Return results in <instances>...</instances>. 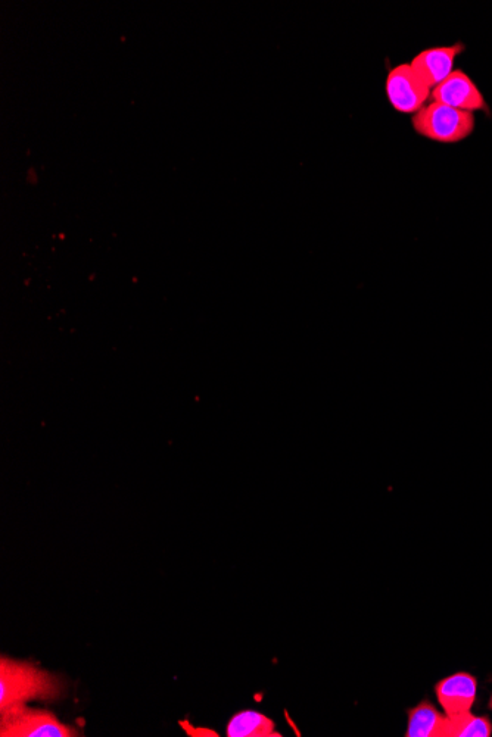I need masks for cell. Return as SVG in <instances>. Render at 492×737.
<instances>
[{
	"label": "cell",
	"instance_id": "obj_1",
	"mask_svg": "<svg viewBox=\"0 0 492 737\" xmlns=\"http://www.w3.org/2000/svg\"><path fill=\"white\" fill-rule=\"evenodd\" d=\"M64 683L48 671L26 661L0 660V718L27 707L28 701H54Z\"/></svg>",
	"mask_w": 492,
	"mask_h": 737
},
{
	"label": "cell",
	"instance_id": "obj_2",
	"mask_svg": "<svg viewBox=\"0 0 492 737\" xmlns=\"http://www.w3.org/2000/svg\"><path fill=\"white\" fill-rule=\"evenodd\" d=\"M411 123L419 136L432 142L451 145L472 136L475 130V114L431 101L413 115Z\"/></svg>",
	"mask_w": 492,
	"mask_h": 737
},
{
	"label": "cell",
	"instance_id": "obj_3",
	"mask_svg": "<svg viewBox=\"0 0 492 737\" xmlns=\"http://www.w3.org/2000/svg\"><path fill=\"white\" fill-rule=\"evenodd\" d=\"M2 737H76V729L62 723L54 712L24 707L0 718Z\"/></svg>",
	"mask_w": 492,
	"mask_h": 737
},
{
	"label": "cell",
	"instance_id": "obj_4",
	"mask_svg": "<svg viewBox=\"0 0 492 737\" xmlns=\"http://www.w3.org/2000/svg\"><path fill=\"white\" fill-rule=\"evenodd\" d=\"M386 96L392 108L401 114L414 115L431 99L432 90L420 80L409 64L389 70L385 83Z\"/></svg>",
	"mask_w": 492,
	"mask_h": 737
},
{
	"label": "cell",
	"instance_id": "obj_5",
	"mask_svg": "<svg viewBox=\"0 0 492 737\" xmlns=\"http://www.w3.org/2000/svg\"><path fill=\"white\" fill-rule=\"evenodd\" d=\"M431 101L442 103L459 111L475 112L488 111L487 101L482 95L475 81L465 71L454 70L451 76L445 78L431 93Z\"/></svg>",
	"mask_w": 492,
	"mask_h": 737
},
{
	"label": "cell",
	"instance_id": "obj_6",
	"mask_svg": "<svg viewBox=\"0 0 492 737\" xmlns=\"http://www.w3.org/2000/svg\"><path fill=\"white\" fill-rule=\"evenodd\" d=\"M463 51H465V46L462 43L425 49L411 59L410 65L420 80L429 89L434 90L445 78L451 76L454 71V62Z\"/></svg>",
	"mask_w": 492,
	"mask_h": 737
},
{
	"label": "cell",
	"instance_id": "obj_7",
	"mask_svg": "<svg viewBox=\"0 0 492 737\" xmlns=\"http://www.w3.org/2000/svg\"><path fill=\"white\" fill-rule=\"evenodd\" d=\"M478 692V680L466 671L444 677L435 685L439 705L448 717L472 711Z\"/></svg>",
	"mask_w": 492,
	"mask_h": 737
},
{
	"label": "cell",
	"instance_id": "obj_8",
	"mask_svg": "<svg viewBox=\"0 0 492 737\" xmlns=\"http://www.w3.org/2000/svg\"><path fill=\"white\" fill-rule=\"evenodd\" d=\"M407 714V737H448V715L438 711L431 702H420Z\"/></svg>",
	"mask_w": 492,
	"mask_h": 737
},
{
	"label": "cell",
	"instance_id": "obj_9",
	"mask_svg": "<svg viewBox=\"0 0 492 737\" xmlns=\"http://www.w3.org/2000/svg\"><path fill=\"white\" fill-rule=\"evenodd\" d=\"M227 737H277L273 720L258 711L238 712L230 718L226 729Z\"/></svg>",
	"mask_w": 492,
	"mask_h": 737
},
{
	"label": "cell",
	"instance_id": "obj_10",
	"mask_svg": "<svg viewBox=\"0 0 492 737\" xmlns=\"http://www.w3.org/2000/svg\"><path fill=\"white\" fill-rule=\"evenodd\" d=\"M492 723L487 715H473L472 711L448 717V737H491Z\"/></svg>",
	"mask_w": 492,
	"mask_h": 737
},
{
	"label": "cell",
	"instance_id": "obj_11",
	"mask_svg": "<svg viewBox=\"0 0 492 737\" xmlns=\"http://www.w3.org/2000/svg\"><path fill=\"white\" fill-rule=\"evenodd\" d=\"M490 708L492 710V696H491V699H490Z\"/></svg>",
	"mask_w": 492,
	"mask_h": 737
}]
</instances>
